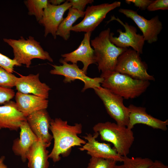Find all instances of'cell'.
<instances>
[{
	"label": "cell",
	"instance_id": "cell-3",
	"mask_svg": "<svg viewBox=\"0 0 168 168\" xmlns=\"http://www.w3.org/2000/svg\"><path fill=\"white\" fill-rule=\"evenodd\" d=\"M101 86L125 99H133L144 93L149 86V81L133 78L114 71L103 78Z\"/></svg>",
	"mask_w": 168,
	"mask_h": 168
},
{
	"label": "cell",
	"instance_id": "cell-31",
	"mask_svg": "<svg viewBox=\"0 0 168 168\" xmlns=\"http://www.w3.org/2000/svg\"><path fill=\"white\" fill-rule=\"evenodd\" d=\"M153 1V0H126L125 2L128 4L133 3L135 7L144 10L147 9Z\"/></svg>",
	"mask_w": 168,
	"mask_h": 168
},
{
	"label": "cell",
	"instance_id": "cell-4",
	"mask_svg": "<svg viewBox=\"0 0 168 168\" xmlns=\"http://www.w3.org/2000/svg\"><path fill=\"white\" fill-rule=\"evenodd\" d=\"M93 130L98 133L101 140L111 143L120 156H126L129 154L134 140L132 129L107 121L96 124Z\"/></svg>",
	"mask_w": 168,
	"mask_h": 168
},
{
	"label": "cell",
	"instance_id": "cell-15",
	"mask_svg": "<svg viewBox=\"0 0 168 168\" xmlns=\"http://www.w3.org/2000/svg\"><path fill=\"white\" fill-rule=\"evenodd\" d=\"M26 118L30 129L38 139L51 145L53 138L49 130L51 119L46 109L34 112Z\"/></svg>",
	"mask_w": 168,
	"mask_h": 168
},
{
	"label": "cell",
	"instance_id": "cell-16",
	"mask_svg": "<svg viewBox=\"0 0 168 168\" xmlns=\"http://www.w3.org/2000/svg\"><path fill=\"white\" fill-rule=\"evenodd\" d=\"M18 92L32 94L47 99L51 88L39 79V74H30L27 76L20 75L16 77L15 86Z\"/></svg>",
	"mask_w": 168,
	"mask_h": 168
},
{
	"label": "cell",
	"instance_id": "cell-25",
	"mask_svg": "<svg viewBox=\"0 0 168 168\" xmlns=\"http://www.w3.org/2000/svg\"><path fill=\"white\" fill-rule=\"evenodd\" d=\"M117 162L111 159L91 157L86 168H115Z\"/></svg>",
	"mask_w": 168,
	"mask_h": 168
},
{
	"label": "cell",
	"instance_id": "cell-17",
	"mask_svg": "<svg viewBox=\"0 0 168 168\" xmlns=\"http://www.w3.org/2000/svg\"><path fill=\"white\" fill-rule=\"evenodd\" d=\"M128 108L129 114V123L127 127L128 128L132 129L136 124H142L154 129L163 131L167 130L168 119L163 121L153 117L147 112L146 108L144 107L130 104Z\"/></svg>",
	"mask_w": 168,
	"mask_h": 168
},
{
	"label": "cell",
	"instance_id": "cell-34",
	"mask_svg": "<svg viewBox=\"0 0 168 168\" xmlns=\"http://www.w3.org/2000/svg\"><path fill=\"white\" fill-rule=\"evenodd\" d=\"M5 159V157L4 156L0 157V168H8L4 163Z\"/></svg>",
	"mask_w": 168,
	"mask_h": 168
},
{
	"label": "cell",
	"instance_id": "cell-23",
	"mask_svg": "<svg viewBox=\"0 0 168 168\" xmlns=\"http://www.w3.org/2000/svg\"><path fill=\"white\" fill-rule=\"evenodd\" d=\"M24 3L28 10V14L34 15L37 21L42 18L44 9L48 3L47 0H27Z\"/></svg>",
	"mask_w": 168,
	"mask_h": 168
},
{
	"label": "cell",
	"instance_id": "cell-9",
	"mask_svg": "<svg viewBox=\"0 0 168 168\" xmlns=\"http://www.w3.org/2000/svg\"><path fill=\"white\" fill-rule=\"evenodd\" d=\"M119 1L111 3H104L87 7L83 19L73 26L71 31L75 32H92L102 21L107 14L111 11L119 7Z\"/></svg>",
	"mask_w": 168,
	"mask_h": 168
},
{
	"label": "cell",
	"instance_id": "cell-27",
	"mask_svg": "<svg viewBox=\"0 0 168 168\" xmlns=\"http://www.w3.org/2000/svg\"><path fill=\"white\" fill-rule=\"evenodd\" d=\"M21 66L14 59H12L0 53V67L8 72L12 73L15 66Z\"/></svg>",
	"mask_w": 168,
	"mask_h": 168
},
{
	"label": "cell",
	"instance_id": "cell-7",
	"mask_svg": "<svg viewBox=\"0 0 168 168\" xmlns=\"http://www.w3.org/2000/svg\"><path fill=\"white\" fill-rule=\"evenodd\" d=\"M100 98L109 115L118 124L127 127L129 123V112L123 103L124 99L101 86L94 89Z\"/></svg>",
	"mask_w": 168,
	"mask_h": 168
},
{
	"label": "cell",
	"instance_id": "cell-26",
	"mask_svg": "<svg viewBox=\"0 0 168 168\" xmlns=\"http://www.w3.org/2000/svg\"><path fill=\"white\" fill-rule=\"evenodd\" d=\"M16 77L0 67V86L12 88L15 86Z\"/></svg>",
	"mask_w": 168,
	"mask_h": 168
},
{
	"label": "cell",
	"instance_id": "cell-30",
	"mask_svg": "<svg viewBox=\"0 0 168 168\" xmlns=\"http://www.w3.org/2000/svg\"><path fill=\"white\" fill-rule=\"evenodd\" d=\"M71 4V8L78 11L84 12L86 6L89 4H91L93 0H68Z\"/></svg>",
	"mask_w": 168,
	"mask_h": 168
},
{
	"label": "cell",
	"instance_id": "cell-22",
	"mask_svg": "<svg viewBox=\"0 0 168 168\" xmlns=\"http://www.w3.org/2000/svg\"><path fill=\"white\" fill-rule=\"evenodd\" d=\"M85 11L81 12L71 7L68 9L67 16L63 19L58 28L56 35L62 37L65 40L69 38L73 24L79 18L83 17Z\"/></svg>",
	"mask_w": 168,
	"mask_h": 168
},
{
	"label": "cell",
	"instance_id": "cell-32",
	"mask_svg": "<svg viewBox=\"0 0 168 168\" xmlns=\"http://www.w3.org/2000/svg\"><path fill=\"white\" fill-rule=\"evenodd\" d=\"M148 168H168V166L160 161L155 160Z\"/></svg>",
	"mask_w": 168,
	"mask_h": 168
},
{
	"label": "cell",
	"instance_id": "cell-14",
	"mask_svg": "<svg viewBox=\"0 0 168 168\" xmlns=\"http://www.w3.org/2000/svg\"><path fill=\"white\" fill-rule=\"evenodd\" d=\"M91 33L88 32L84 34L80 45L76 50L61 55L63 60L67 63L77 64L78 61L82 62L83 64L82 69L86 75L89 66L96 64L94 50L90 43Z\"/></svg>",
	"mask_w": 168,
	"mask_h": 168
},
{
	"label": "cell",
	"instance_id": "cell-12",
	"mask_svg": "<svg viewBox=\"0 0 168 168\" xmlns=\"http://www.w3.org/2000/svg\"><path fill=\"white\" fill-rule=\"evenodd\" d=\"M99 136L98 133L93 134L86 133L82 137L87 140L83 145L78 148L81 151H86L91 157L111 159L117 162H122V156L119 155L115 149L112 148L110 144L100 142L96 140Z\"/></svg>",
	"mask_w": 168,
	"mask_h": 168
},
{
	"label": "cell",
	"instance_id": "cell-13",
	"mask_svg": "<svg viewBox=\"0 0 168 168\" xmlns=\"http://www.w3.org/2000/svg\"><path fill=\"white\" fill-rule=\"evenodd\" d=\"M71 7V4L68 0L58 6L53 5L48 2L44 10L42 18L38 21L44 27V37L50 34L54 39L56 38L57 31L64 19L63 15Z\"/></svg>",
	"mask_w": 168,
	"mask_h": 168
},
{
	"label": "cell",
	"instance_id": "cell-29",
	"mask_svg": "<svg viewBox=\"0 0 168 168\" xmlns=\"http://www.w3.org/2000/svg\"><path fill=\"white\" fill-rule=\"evenodd\" d=\"M147 9L148 11L150 12L158 10H167L168 9V0H153Z\"/></svg>",
	"mask_w": 168,
	"mask_h": 168
},
{
	"label": "cell",
	"instance_id": "cell-24",
	"mask_svg": "<svg viewBox=\"0 0 168 168\" xmlns=\"http://www.w3.org/2000/svg\"><path fill=\"white\" fill-rule=\"evenodd\" d=\"M124 168H148L153 161L150 158L122 156Z\"/></svg>",
	"mask_w": 168,
	"mask_h": 168
},
{
	"label": "cell",
	"instance_id": "cell-8",
	"mask_svg": "<svg viewBox=\"0 0 168 168\" xmlns=\"http://www.w3.org/2000/svg\"><path fill=\"white\" fill-rule=\"evenodd\" d=\"M61 65L51 64L53 68L50 71L51 74L63 76L64 77L63 82L70 83L76 80L82 81L84 86L82 91L84 92L88 89L94 88L100 86L104 78L101 77L91 78L88 77L82 69H80L76 64H69L65 61L62 58L60 59Z\"/></svg>",
	"mask_w": 168,
	"mask_h": 168
},
{
	"label": "cell",
	"instance_id": "cell-19",
	"mask_svg": "<svg viewBox=\"0 0 168 168\" xmlns=\"http://www.w3.org/2000/svg\"><path fill=\"white\" fill-rule=\"evenodd\" d=\"M19 129V137L14 140L12 150L15 155L20 157L22 161L25 162L29 148L39 139L30 129L26 120L22 123Z\"/></svg>",
	"mask_w": 168,
	"mask_h": 168
},
{
	"label": "cell",
	"instance_id": "cell-21",
	"mask_svg": "<svg viewBox=\"0 0 168 168\" xmlns=\"http://www.w3.org/2000/svg\"><path fill=\"white\" fill-rule=\"evenodd\" d=\"M50 145L38 140L33 143L28 151L26 158L28 168H49V151Z\"/></svg>",
	"mask_w": 168,
	"mask_h": 168
},
{
	"label": "cell",
	"instance_id": "cell-18",
	"mask_svg": "<svg viewBox=\"0 0 168 168\" xmlns=\"http://www.w3.org/2000/svg\"><path fill=\"white\" fill-rule=\"evenodd\" d=\"M26 117L17 109L15 102L10 101L0 106V130L17 131Z\"/></svg>",
	"mask_w": 168,
	"mask_h": 168
},
{
	"label": "cell",
	"instance_id": "cell-10",
	"mask_svg": "<svg viewBox=\"0 0 168 168\" xmlns=\"http://www.w3.org/2000/svg\"><path fill=\"white\" fill-rule=\"evenodd\" d=\"M116 21L124 28L125 32L121 29L117 30L119 33L118 37L114 36V34L110 32L109 39L111 42L116 47L121 48H128L130 47L140 54L143 53V49L145 40L142 35L137 33L136 27L129 25L128 23H124L119 18L112 16L108 23L112 21Z\"/></svg>",
	"mask_w": 168,
	"mask_h": 168
},
{
	"label": "cell",
	"instance_id": "cell-33",
	"mask_svg": "<svg viewBox=\"0 0 168 168\" xmlns=\"http://www.w3.org/2000/svg\"><path fill=\"white\" fill-rule=\"evenodd\" d=\"M48 1L49 3L54 6L60 5L65 2L64 0H50Z\"/></svg>",
	"mask_w": 168,
	"mask_h": 168
},
{
	"label": "cell",
	"instance_id": "cell-20",
	"mask_svg": "<svg viewBox=\"0 0 168 168\" xmlns=\"http://www.w3.org/2000/svg\"><path fill=\"white\" fill-rule=\"evenodd\" d=\"M15 97L17 109L26 117L34 112L46 109L48 106L47 99L33 95L17 91Z\"/></svg>",
	"mask_w": 168,
	"mask_h": 168
},
{
	"label": "cell",
	"instance_id": "cell-35",
	"mask_svg": "<svg viewBox=\"0 0 168 168\" xmlns=\"http://www.w3.org/2000/svg\"><path fill=\"white\" fill-rule=\"evenodd\" d=\"M115 168H124L123 165H117Z\"/></svg>",
	"mask_w": 168,
	"mask_h": 168
},
{
	"label": "cell",
	"instance_id": "cell-5",
	"mask_svg": "<svg viewBox=\"0 0 168 168\" xmlns=\"http://www.w3.org/2000/svg\"><path fill=\"white\" fill-rule=\"evenodd\" d=\"M3 40L12 48L13 59L21 65L24 64L29 68L32 60L35 58L53 61L49 53L44 50L40 43L32 36H29L26 40L21 36L18 40L4 38Z\"/></svg>",
	"mask_w": 168,
	"mask_h": 168
},
{
	"label": "cell",
	"instance_id": "cell-1",
	"mask_svg": "<svg viewBox=\"0 0 168 168\" xmlns=\"http://www.w3.org/2000/svg\"><path fill=\"white\" fill-rule=\"evenodd\" d=\"M49 130L54 139V144L49 157L54 163L61 160V155L63 157L68 156L72 147H82L86 142L78 136L82 131L81 123H76L71 125L68 124L67 120L57 118L51 119Z\"/></svg>",
	"mask_w": 168,
	"mask_h": 168
},
{
	"label": "cell",
	"instance_id": "cell-28",
	"mask_svg": "<svg viewBox=\"0 0 168 168\" xmlns=\"http://www.w3.org/2000/svg\"><path fill=\"white\" fill-rule=\"evenodd\" d=\"M15 95V92L12 88L0 86V104L4 105L11 101Z\"/></svg>",
	"mask_w": 168,
	"mask_h": 168
},
{
	"label": "cell",
	"instance_id": "cell-11",
	"mask_svg": "<svg viewBox=\"0 0 168 168\" xmlns=\"http://www.w3.org/2000/svg\"><path fill=\"white\" fill-rule=\"evenodd\" d=\"M119 12L130 18L141 30L145 41L149 44L156 42L158 35L163 29V25L158 16L147 20L130 9L120 8Z\"/></svg>",
	"mask_w": 168,
	"mask_h": 168
},
{
	"label": "cell",
	"instance_id": "cell-6",
	"mask_svg": "<svg viewBox=\"0 0 168 168\" xmlns=\"http://www.w3.org/2000/svg\"><path fill=\"white\" fill-rule=\"evenodd\" d=\"M140 55L133 49H128L118 57L114 71L136 79L155 81L154 77L147 72V65Z\"/></svg>",
	"mask_w": 168,
	"mask_h": 168
},
{
	"label": "cell",
	"instance_id": "cell-2",
	"mask_svg": "<svg viewBox=\"0 0 168 168\" xmlns=\"http://www.w3.org/2000/svg\"><path fill=\"white\" fill-rule=\"evenodd\" d=\"M110 33L108 28L90 41L98 70L101 72L100 77L102 78L114 71L118 57L128 49L118 47L112 44L109 39Z\"/></svg>",
	"mask_w": 168,
	"mask_h": 168
}]
</instances>
